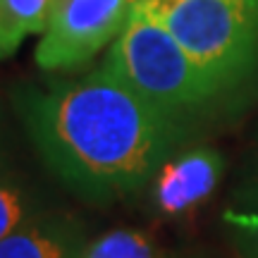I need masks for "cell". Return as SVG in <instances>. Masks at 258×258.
I'll use <instances>...</instances> for the list:
<instances>
[{
  "mask_svg": "<svg viewBox=\"0 0 258 258\" xmlns=\"http://www.w3.org/2000/svg\"><path fill=\"white\" fill-rule=\"evenodd\" d=\"M239 206H244V208H256L258 206V170L253 172V177L249 179V184L241 189L239 194Z\"/></svg>",
  "mask_w": 258,
  "mask_h": 258,
  "instance_id": "cell-11",
  "label": "cell"
},
{
  "mask_svg": "<svg viewBox=\"0 0 258 258\" xmlns=\"http://www.w3.org/2000/svg\"><path fill=\"white\" fill-rule=\"evenodd\" d=\"M179 41L225 101L258 74V0H139Z\"/></svg>",
  "mask_w": 258,
  "mask_h": 258,
  "instance_id": "cell-3",
  "label": "cell"
},
{
  "mask_svg": "<svg viewBox=\"0 0 258 258\" xmlns=\"http://www.w3.org/2000/svg\"><path fill=\"white\" fill-rule=\"evenodd\" d=\"M103 64L153 108L191 132L225 103L218 86L139 0Z\"/></svg>",
  "mask_w": 258,
  "mask_h": 258,
  "instance_id": "cell-2",
  "label": "cell"
},
{
  "mask_svg": "<svg viewBox=\"0 0 258 258\" xmlns=\"http://www.w3.org/2000/svg\"><path fill=\"white\" fill-rule=\"evenodd\" d=\"M12 101L48 170L98 206L141 191L191 137L105 64L79 79L24 84Z\"/></svg>",
  "mask_w": 258,
  "mask_h": 258,
  "instance_id": "cell-1",
  "label": "cell"
},
{
  "mask_svg": "<svg viewBox=\"0 0 258 258\" xmlns=\"http://www.w3.org/2000/svg\"><path fill=\"white\" fill-rule=\"evenodd\" d=\"M225 160L211 146H194L167 158L153 177L151 199L160 215L179 218L211 199L220 184Z\"/></svg>",
  "mask_w": 258,
  "mask_h": 258,
  "instance_id": "cell-5",
  "label": "cell"
},
{
  "mask_svg": "<svg viewBox=\"0 0 258 258\" xmlns=\"http://www.w3.org/2000/svg\"><path fill=\"white\" fill-rule=\"evenodd\" d=\"M55 0H0V22L8 50L15 53L29 34H43Z\"/></svg>",
  "mask_w": 258,
  "mask_h": 258,
  "instance_id": "cell-8",
  "label": "cell"
},
{
  "mask_svg": "<svg viewBox=\"0 0 258 258\" xmlns=\"http://www.w3.org/2000/svg\"><path fill=\"white\" fill-rule=\"evenodd\" d=\"M46 211L36 186L0 144V239Z\"/></svg>",
  "mask_w": 258,
  "mask_h": 258,
  "instance_id": "cell-7",
  "label": "cell"
},
{
  "mask_svg": "<svg viewBox=\"0 0 258 258\" xmlns=\"http://www.w3.org/2000/svg\"><path fill=\"white\" fill-rule=\"evenodd\" d=\"M82 258H160V253L144 232L120 227L86 241Z\"/></svg>",
  "mask_w": 258,
  "mask_h": 258,
  "instance_id": "cell-9",
  "label": "cell"
},
{
  "mask_svg": "<svg viewBox=\"0 0 258 258\" xmlns=\"http://www.w3.org/2000/svg\"><path fill=\"white\" fill-rule=\"evenodd\" d=\"M12 53L8 50V43H5V34H3V22H0V60L10 57Z\"/></svg>",
  "mask_w": 258,
  "mask_h": 258,
  "instance_id": "cell-12",
  "label": "cell"
},
{
  "mask_svg": "<svg viewBox=\"0 0 258 258\" xmlns=\"http://www.w3.org/2000/svg\"><path fill=\"white\" fill-rule=\"evenodd\" d=\"M225 222L230 227V237L241 258H258V206L230 208L225 213Z\"/></svg>",
  "mask_w": 258,
  "mask_h": 258,
  "instance_id": "cell-10",
  "label": "cell"
},
{
  "mask_svg": "<svg viewBox=\"0 0 258 258\" xmlns=\"http://www.w3.org/2000/svg\"><path fill=\"white\" fill-rule=\"evenodd\" d=\"M137 0H55L36 64L46 72H72L120 36Z\"/></svg>",
  "mask_w": 258,
  "mask_h": 258,
  "instance_id": "cell-4",
  "label": "cell"
},
{
  "mask_svg": "<svg viewBox=\"0 0 258 258\" xmlns=\"http://www.w3.org/2000/svg\"><path fill=\"white\" fill-rule=\"evenodd\" d=\"M86 241L77 218L46 211L0 239V258H82Z\"/></svg>",
  "mask_w": 258,
  "mask_h": 258,
  "instance_id": "cell-6",
  "label": "cell"
}]
</instances>
